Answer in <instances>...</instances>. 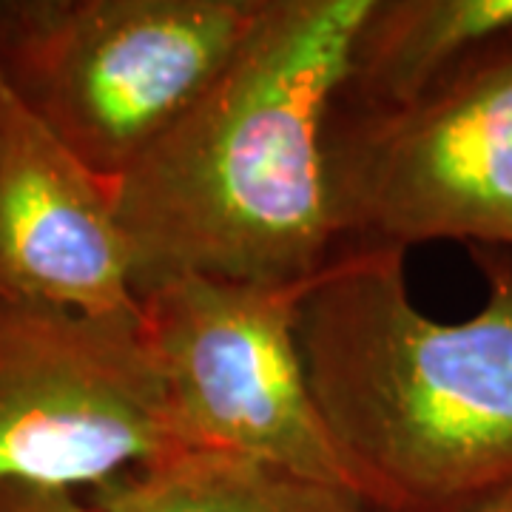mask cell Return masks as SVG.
<instances>
[{
    "label": "cell",
    "mask_w": 512,
    "mask_h": 512,
    "mask_svg": "<svg viewBox=\"0 0 512 512\" xmlns=\"http://www.w3.org/2000/svg\"><path fill=\"white\" fill-rule=\"evenodd\" d=\"M177 450L140 311L0 293V481L92 490Z\"/></svg>",
    "instance_id": "8992f818"
},
{
    "label": "cell",
    "mask_w": 512,
    "mask_h": 512,
    "mask_svg": "<svg viewBox=\"0 0 512 512\" xmlns=\"http://www.w3.org/2000/svg\"><path fill=\"white\" fill-rule=\"evenodd\" d=\"M0 512H94V507L77 490L32 481H0Z\"/></svg>",
    "instance_id": "30bf717a"
},
{
    "label": "cell",
    "mask_w": 512,
    "mask_h": 512,
    "mask_svg": "<svg viewBox=\"0 0 512 512\" xmlns=\"http://www.w3.org/2000/svg\"><path fill=\"white\" fill-rule=\"evenodd\" d=\"M467 251L487 302L461 322L421 311L387 245L342 248L302 299L313 402L370 512H470L512 484V251Z\"/></svg>",
    "instance_id": "7a4b0ae2"
},
{
    "label": "cell",
    "mask_w": 512,
    "mask_h": 512,
    "mask_svg": "<svg viewBox=\"0 0 512 512\" xmlns=\"http://www.w3.org/2000/svg\"><path fill=\"white\" fill-rule=\"evenodd\" d=\"M373 0H265L231 60L117 180L140 296L174 276L302 282L342 251L328 123Z\"/></svg>",
    "instance_id": "6da1fadb"
},
{
    "label": "cell",
    "mask_w": 512,
    "mask_h": 512,
    "mask_svg": "<svg viewBox=\"0 0 512 512\" xmlns=\"http://www.w3.org/2000/svg\"><path fill=\"white\" fill-rule=\"evenodd\" d=\"M470 512H512V484L504 487V490H498L495 495H490L487 501H481L476 510Z\"/></svg>",
    "instance_id": "8fae6325"
},
{
    "label": "cell",
    "mask_w": 512,
    "mask_h": 512,
    "mask_svg": "<svg viewBox=\"0 0 512 512\" xmlns=\"http://www.w3.org/2000/svg\"><path fill=\"white\" fill-rule=\"evenodd\" d=\"M328 177L342 248L512 251V35L461 55L404 103H336Z\"/></svg>",
    "instance_id": "277c9868"
},
{
    "label": "cell",
    "mask_w": 512,
    "mask_h": 512,
    "mask_svg": "<svg viewBox=\"0 0 512 512\" xmlns=\"http://www.w3.org/2000/svg\"><path fill=\"white\" fill-rule=\"evenodd\" d=\"M265 0H3L0 80L120 180L254 29Z\"/></svg>",
    "instance_id": "3957f363"
},
{
    "label": "cell",
    "mask_w": 512,
    "mask_h": 512,
    "mask_svg": "<svg viewBox=\"0 0 512 512\" xmlns=\"http://www.w3.org/2000/svg\"><path fill=\"white\" fill-rule=\"evenodd\" d=\"M507 35L512 0H373L336 103H404L461 55Z\"/></svg>",
    "instance_id": "9c48e42d"
},
{
    "label": "cell",
    "mask_w": 512,
    "mask_h": 512,
    "mask_svg": "<svg viewBox=\"0 0 512 512\" xmlns=\"http://www.w3.org/2000/svg\"><path fill=\"white\" fill-rule=\"evenodd\" d=\"M311 282L174 276L137 302L183 447L262 458L350 490L296 339Z\"/></svg>",
    "instance_id": "5b68a950"
},
{
    "label": "cell",
    "mask_w": 512,
    "mask_h": 512,
    "mask_svg": "<svg viewBox=\"0 0 512 512\" xmlns=\"http://www.w3.org/2000/svg\"><path fill=\"white\" fill-rule=\"evenodd\" d=\"M94 512H370L348 487L228 450L188 447L89 490Z\"/></svg>",
    "instance_id": "ba28073f"
},
{
    "label": "cell",
    "mask_w": 512,
    "mask_h": 512,
    "mask_svg": "<svg viewBox=\"0 0 512 512\" xmlns=\"http://www.w3.org/2000/svg\"><path fill=\"white\" fill-rule=\"evenodd\" d=\"M0 293L137 313L117 180L86 165L0 80Z\"/></svg>",
    "instance_id": "52a82bcc"
}]
</instances>
